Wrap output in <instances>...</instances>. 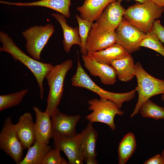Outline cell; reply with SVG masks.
Here are the masks:
<instances>
[{"label":"cell","instance_id":"cell-19","mask_svg":"<svg viewBox=\"0 0 164 164\" xmlns=\"http://www.w3.org/2000/svg\"><path fill=\"white\" fill-rule=\"evenodd\" d=\"M87 54L98 62L110 65L113 60L123 58L130 54L121 46L116 43L104 49Z\"/></svg>","mask_w":164,"mask_h":164},{"label":"cell","instance_id":"cell-17","mask_svg":"<svg viewBox=\"0 0 164 164\" xmlns=\"http://www.w3.org/2000/svg\"><path fill=\"white\" fill-rule=\"evenodd\" d=\"M70 1L71 0H40L30 2H12L1 1L0 3L19 6L44 7L55 10L68 18L70 16Z\"/></svg>","mask_w":164,"mask_h":164},{"label":"cell","instance_id":"cell-21","mask_svg":"<svg viewBox=\"0 0 164 164\" xmlns=\"http://www.w3.org/2000/svg\"><path fill=\"white\" fill-rule=\"evenodd\" d=\"M80 134V148L84 159L89 157L96 158L95 146L97 133L92 123L89 122Z\"/></svg>","mask_w":164,"mask_h":164},{"label":"cell","instance_id":"cell-33","mask_svg":"<svg viewBox=\"0 0 164 164\" xmlns=\"http://www.w3.org/2000/svg\"><path fill=\"white\" fill-rule=\"evenodd\" d=\"M155 5L159 7H164V0H150Z\"/></svg>","mask_w":164,"mask_h":164},{"label":"cell","instance_id":"cell-16","mask_svg":"<svg viewBox=\"0 0 164 164\" xmlns=\"http://www.w3.org/2000/svg\"><path fill=\"white\" fill-rule=\"evenodd\" d=\"M36 116L35 129L36 141L48 144L51 138L52 125L50 116L36 107L33 108Z\"/></svg>","mask_w":164,"mask_h":164},{"label":"cell","instance_id":"cell-14","mask_svg":"<svg viewBox=\"0 0 164 164\" xmlns=\"http://www.w3.org/2000/svg\"><path fill=\"white\" fill-rule=\"evenodd\" d=\"M125 9L117 0L110 3L96 21L101 27L109 30H115L120 24Z\"/></svg>","mask_w":164,"mask_h":164},{"label":"cell","instance_id":"cell-30","mask_svg":"<svg viewBox=\"0 0 164 164\" xmlns=\"http://www.w3.org/2000/svg\"><path fill=\"white\" fill-rule=\"evenodd\" d=\"M161 42L164 43V27L161 24L160 21L156 19L154 21L151 29Z\"/></svg>","mask_w":164,"mask_h":164},{"label":"cell","instance_id":"cell-11","mask_svg":"<svg viewBox=\"0 0 164 164\" xmlns=\"http://www.w3.org/2000/svg\"><path fill=\"white\" fill-rule=\"evenodd\" d=\"M80 133L53 139L54 149L63 151L70 164H82L84 158L80 148Z\"/></svg>","mask_w":164,"mask_h":164},{"label":"cell","instance_id":"cell-27","mask_svg":"<svg viewBox=\"0 0 164 164\" xmlns=\"http://www.w3.org/2000/svg\"><path fill=\"white\" fill-rule=\"evenodd\" d=\"M28 91L27 89L11 94L0 96V111L17 105L22 101Z\"/></svg>","mask_w":164,"mask_h":164},{"label":"cell","instance_id":"cell-6","mask_svg":"<svg viewBox=\"0 0 164 164\" xmlns=\"http://www.w3.org/2000/svg\"><path fill=\"white\" fill-rule=\"evenodd\" d=\"M88 109L92 111L85 118L89 122H100L107 125L113 130L116 129L114 119L116 115L121 116L124 112L118 106L108 100L94 98L89 100Z\"/></svg>","mask_w":164,"mask_h":164},{"label":"cell","instance_id":"cell-10","mask_svg":"<svg viewBox=\"0 0 164 164\" xmlns=\"http://www.w3.org/2000/svg\"><path fill=\"white\" fill-rule=\"evenodd\" d=\"M116 42L115 30H107L97 22L94 23L86 42V48L87 54L104 49Z\"/></svg>","mask_w":164,"mask_h":164},{"label":"cell","instance_id":"cell-22","mask_svg":"<svg viewBox=\"0 0 164 164\" xmlns=\"http://www.w3.org/2000/svg\"><path fill=\"white\" fill-rule=\"evenodd\" d=\"M111 65L115 69L118 79L121 81L128 82L135 77L134 61L130 54L123 58L113 60Z\"/></svg>","mask_w":164,"mask_h":164},{"label":"cell","instance_id":"cell-36","mask_svg":"<svg viewBox=\"0 0 164 164\" xmlns=\"http://www.w3.org/2000/svg\"><path fill=\"white\" fill-rule=\"evenodd\" d=\"M161 98L162 100L164 101V93L162 94Z\"/></svg>","mask_w":164,"mask_h":164},{"label":"cell","instance_id":"cell-15","mask_svg":"<svg viewBox=\"0 0 164 164\" xmlns=\"http://www.w3.org/2000/svg\"><path fill=\"white\" fill-rule=\"evenodd\" d=\"M15 125L17 136L23 149H28L36 141L35 123L31 114L25 113Z\"/></svg>","mask_w":164,"mask_h":164},{"label":"cell","instance_id":"cell-35","mask_svg":"<svg viewBox=\"0 0 164 164\" xmlns=\"http://www.w3.org/2000/svg\"><path fill=\"white\" fill-rule=\"evenodd\" d=\"M161 154L164 160V149H163V151H162V152H161Z\"/></svg>","mask_w":164,"mask_h":164},{"label":"cell","instance_id":"cell-25","mask_svg":"<svg viewBox=\"0 0 164 164\" xmlns=\"http://www.w3.org/2000/svg\"><path fill=\"white\" fill-rule=\"evenodd\" d=\"M139 111L141 116L155 120L164 119V108L161 107L149 99L143 103Z\"/></svg>","mask_w":164,"mask_h":164},{"label":"cell","instance_id":"cell-3","mask_svg":"<svg viewBox=\"0 0 164 164\" xmlns=\"http://www.w3.org/2000/svg\"><path fill=\"white\" fill-rule=\"evenodd\" d=\"M76 73L71 79L73 86L81 87L89 90L98 95L100 98L110 100L117 104L121 108L123 103L134 99L136 94L135 88L124 93H116L107 91L96 84L83 68L78 58Z\"/></svg>","mask_w":164,"mask_h":164},{"label":"cell","instance_id":"cell-8","mask_svg":"<svg viewBox=\"0 0 164 164\" xmlns=\"http://www.w3.org/2000/svg\"><path fill=\"white\" fill-rule=\"evenodd\" d=\"M0 148L16 163L19 164L22 160L24 149L17 136L15 125L10 117L5 120L0 134Z\"/></svg>","mask_w":164,"mask_h":164},{"label":"cell","instance_id":"cell-13","mask_svg":"<svg viewBox=\"0 0 164 164\" xmlns=\"http://www.w3.org/2000/svg\"><path fill=\"white\" fill-rule=\"evenodd\" d=\"M82 59L86 68L92 75L99 77L102 84L105 85H112L116 82L117 73L111 65L98 62L88 54H82Z\"/></svg>","mask_w":164,"mask_h":164},{"label":"cell","instance_id":"cell-29","mask_svg":"<svg viewBox=\"0 0 164 164\" xmlns=\"http://www.w3.org/2000/svg\"><path fill=\"white\" fill-rule=\"evenodd\" d=\"M60 150L51 149L44 158L42 164H67L66 160L60 155Z\"/></svg>","mask_w":164,"mask_h":164},{"label":"cell","instance_id":"cell-12","mask_svg":"<svg viewBox=\"0 0 164 164\" xmlns=\"http://www.w3.org/2000/svg\"><path fill=\"white\" fill-rule=\"evenodd\" d=\"M52 125L51 138L53 139L73 135L75 127L80 118L77 115L68 116L61 113L58 108L51 116Z\"/></svg>","mask_w":164,"mask_h":164},{"label":"cell","instance_id":"cell-18","mask_svg":"<svg viewBox=\"0 0 164 164\" xmlns=\"http://www.w3.org/2000/svg\"><path fill=\"white\" fill-rule=\"evenodd\" d=\"M51 15L58 21L61 27L63 35V43L65 52L69 53L74 45H77L80 47L81 41L79 28L77 27L73 28L69 26L66 17L60 14L52 13Z\"/></svg>","mask_w":164,"mask_h":164},{"label":"cell","instance_id":"cell-20","mask_svg":"<svg viewBox=\"0 0 164 164\" xmlns=\"http://www.w3.org/2000/svg\"><path fill=\"white\" fill-rule=\"evenodd\" d=\"M117 0H85L77 9L82 19L93 22L96 21L110 3Z\"/></svg>","mask_w":164,"mask_h":164},{"label":"cell","instance_id":"cell-23","mask_svg":"<svg viewBox=\"0 0 164 164\" xmlns=\"http://www.w3.org/2000/svg\"><path fill=\"white\" fill-rule=\"evenodd\" d=\"M51 149V146L36 141L28 149L25 158L19 164H42L45 156Z\"/></svg>","mask_w":164,"mask_h":164},{"label":"cell","instance_id":"cell-9","mask_svg":"<svg viewBox=\"0 0 164 164\" xmlns=\"http://www.w3.org/2000/svg\"><path fill=\"white\" fill-rule=\"evenodd\" d=\"M116 29V43L121 46L129 54L140 50V44L145 37V33L124 18H123Z\"/></svg>","mask_w":164,"mask_h":164},{"label":"cell","instance_id":"cell-7","mask_svg":"<svg viewBox=\"0 0 164 164\" xmlns=\"http://www.w3.org/2000/svg\"><path fill=\"white\" fill-rule=\"evenodd\" d=\"M55 31L51 24L45 26H35L22 32L26 40V48L27 52L34 59L40 60L42 51Z\"/></svg>","mask_w":164,"mask_h":164},{"label":"cell","instance_id":"cell-1","mask_svg":"<svg viewBox=\"0 0 164 164\" xmlns=\"http://www.w3.org/2000/svg\"><path fill=\"white\" fill-rule=\"evenodd\" d=\"M0 40L2 43L0 51L10 54L15 60L20 61L32 73L39 86L40 98L43 99L44 91L43 81L47 73L53 66L50 63L42 62L29 56L16 46L7 33L1 31Z\"/></svg>","mask_w":164,"mask_h":164},{"label":"cell","instance_id":"cell-2","mask_svg":"<svg viewBox=\"0 0 164 164\" xmlns=\"http://www.w3.org/2000/svg\"><path fill=\"white\" fill-rule=\"evenodd\" d=\"M164 7H159L150 0L137 2L125 10L124 18L146 34L151 31L154 21L161 16Z\"/></svg>","mask_w":164,"mask_h":164},{"label":"cell","instance_id":"cell-4","mask_svg":"<svg viewBox=\"0 0 164 164\" xmlns=\"http://www.w3.org/2000/svg\"><path fill=\"white\" fill-rule=\"evenodd\" d=\"M134 74L137 81L135 89L138 93V99L131 118L138 113L145 101L153 96L164 93V80L156 78L149 74L141 63L138 62L135 64Z\"/></svg>","mask_w":164,"mask_h":164},{"label":"cell","instance_id":"cell-24","mask_svg":"<svg viewBox=\"0 0 164 164\" xmlns=\"http://www.w3.org/2000/svg\"><path fill=\"white\" fill-rule=\"evenodd\" d=\"M136 141L133 134H126L119 143L118 148V163L125 164L131 157L136 148Z\"/></svg>","mask_w":164,"mask_h":164},{"label":"cell","instance_id":"cell-34","mask_svg":"<svg viewBox=\"0 0 164 164\" xmlns=\"http://www.w3.org/2000/svg\"><path fill=\"white\" fill-rule=\"evenodd\" d=\"M117 0L121 2V1H122L123 0ZM134 0L135 1L138 2H139L140 3H143L148 0Z\"/></svg>","mask_w":164,"mask_h":164},{"label":"cell","instance_id":"cell-28","mask_svg":"<svg viewBox=\"0 0 164 164\" xmlns=\"http://www.w3.org/2000/svg\"><path fill=\"white\" fill-rule=\"evenodd\" d=\"M140 46L151 49L164 57V47L155 34L151 31L146 34V36L140 43Z\"/></svg>","mask_w":164,"mask_h":164},{"label":"cell","instance_id":"cell-26","mask_svg":"<svg viewBox=\"0 0 164 164\" xmlns=\"http://www.w3.org/2000/svg\"><path fill=\"white\" fill-rule=\"evenodd\" d=\"M76 17L79 26V34L81 41L80 51L82 54L87 55V53L86 48V42L94 23L82 18L78 15H76Z\"/></svg>","mask_w":164,"mask_h":164},{"label":"cell","instance_id":"cell-31","mask_svg":"<svg viewBox=\"0 0 164 164\" xmlns=\"http://www.w3.org/2000/svg\"><path fill=\"white\" fill-rule=\"evenodd\" d=\"M144 164H164V160L161 154H158L147 160Z\"/></svg>","mask_w":164,"mask_h":164},{"label":"cell","instance_id":"cell-32","mask_svg":"<svg viewBox=\"0 0 164 164\" xmlns=\"http://www.w3.org/2000/svg\"><path fill=\"white\" fill-rule=\"evenodd\" d=\"M84 161L86 164H97L98 162L96 158L93 157H89L84 159Z\"/></svg>","mask_w":164,"mask_h":164},{"label":"cell","instance_id":"cell-5","mask_svg":"<svg viewBox=\"0 0 164 164\" xmlns=\"http://www.w3.org/2000/svg\"><path fill=\"white\" fill-rule=\"evenodd\" d=\"M73 67L72 60H66L60 64L53 66L46 76L49 91L45 111L50 117L59 104L63 94L65 76Z\"/></svg>","mask_w":164,"mask_h":164}]
</instances>
